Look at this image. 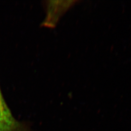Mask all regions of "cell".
Wrapping results in <instances>:
<instances>
[{
  "instance_id": "obj_1",
  "label": "cell",
  "mask_w": 131,
  "mask_h": 131,
  "mask_svg": "<svg viewBox=\"0 0 131 131\" xmlns=\"http://www.w3.org/2000/svg\"><path fill=\"white\" fill-rule=\"evenodd\" d=\"M0 131H31L26 123L16 119L3 97L0 87Z\"/></svg>"
},
{
  "instance_id": "obj_2",
  "label": "cell",
  "mask_w": 131,
  "mask_h": 131,
  "mask_svg": "<svg viewBox=\"0 0 131 131\" xmlns=\"http://www.w3.org/2000/svg\"><path fill=\"white\" fill-rule=\"evenodd\" d=\"M73 1H45L43 7L46 16L41 26L47 28H54L61 16L72 5Z\"/></svg>"
}]
</instances>
